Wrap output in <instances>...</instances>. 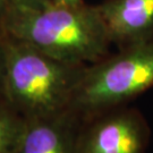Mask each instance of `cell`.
I'll use <instances>...</instances> for the list:
<instances>
[{
    "mask_svg": "<svg viewBox=\"0 0 153 153\" xmlns=\"http://www.w3.org/2000/svg\"><path fill=\"white\" fill-rule=\"evenodd\" d=\"M0 27L6 35L55 59L88 66L109 55L111 41L97 7L51 1L40 8L7 9Z\"/></svg>",
    "mask_w": 153,
    "mask_h": 153,
    "instance_id": "cell-1",
    "label": "cell"
},
{
    "mask_svg": "<svg viewBox=\"0 0 153 153\" xmlns=\"http://www.w3.org/2000/svg\"><path fill=\"white\" fill-rule=\"evenodd\" d=\"M85 67L55 59L5 34L2 97L25 120L60 115L71 110Z\"/></svg>",
    "mask_w": 153,
    "mask_h": 153,
    "instance_id": "cell-2",
    "label": "cell"
},
{
    "mask_svg": "<svg viewBox=\"0 0 153 153\" xmlns=\"http://www.w3.org/2000/svg\"><path fill=\"white\" fill-rule=\"evenodd\" d=\"M153 88V40L121 48L85 67L71 110L85 120L128 102Z\"/></svg>",
    "mask_w": 153,
    "mask_h": 153,
    "instance_id": "cell-3",
    "label": "cell"
},
{
    "mask_svg": "<svg viewBox=\"0 0 153 153\" xmlns=\"http://www.w3.org/2000/svg\"><path fill=\"white\" fill-rule=\"evenodd\" d=\"M150 135L142 112L124 105L81 121L76 153H146Z\"/></svg>",
    "mask_w": 153,
    "mask_h": 153,
    "instance_id": "cell-4",
    "label": "cell"
},
{
    "mask_svg": "<svg viewBox=\"0 0 153 153\" xmlns=\"http://www.w3.org/2000/svg\"><path fill=\"white\" fill-rule=\"evenodd\" d=\"M95 7L120 49L153 40V0H105Z\"/></svg>",
    "mask_w": 153,
    "mask_h": 153,
    "instance_id": "cell-5",
    "label": "cell"
},
{
    "mask_svg": "<svg viewBox=\"0 0 153 153\" xmlns=\"http://www.w3.org/2000/svg\"><path fill=\"white\" fill-rule=\"evenodd\" d=\"M81 119L71 110L25 121L15 153H76Z\"/></svg>",
    "mask_w": 153,
    "mask_h": 153,
    "instance_id": "cell-6",
    "label": "cell"
},
{
    "mask_svg": "<svg viewBox=\"0 0 153 153\" xmlns=\"http://www.w3.org/2000/svg\"><path fill=\"white\" fill-rule=\"evenodd\" d=\"M25 119L0 97V153H15Z\"/></svg>",
    "mask_w": 153,
    "mask_h": 153,
    "instance_id": "cell-7",
    "label": "cell"
},
{
    "mask_svg": "<svg viewBox=\"0 0 153 153\" xmlns=\"http://www.w3.org/2000/svg\"><path fill=\"white\" fill-rule=\"evenodd\" d=\"M51 1L52 0H6V4H7V9H23V8H40L50 4Z\"/></svg>",
    "mask_w": 153,
    "mask_h": 153,
    "instance_id": "cell-8",
    "label": "cell"
},
{
    "mask_svg": "<svg viewBox=\"0 0 153 153\" xmlns=\"http://www.w3.org/2000/svg\"><path fill=\"white\" fill-rule=\"evenodd\" d=\"M4 68H5V34L0 27V97H2Z\"/></svg>",
    "mask_w": 153,
    "mask_h": 153,
    "instance_id": "cell-9",
    "label": "cell"
},
{
    "mask_svg": "<svg viewBox=\"0 0 153 153\" xmlns=\"http://www.w3.org/2000/svg\"><path fill=\"white\" fill-rule=\"evenodd\" d=\"M52 1L61 5H78L83 2L82 0H52Z\"/></svg>",
    "mask_w": 153,
    "mask_h": 153,
    "instance_id": "cell-10",
    "label": "cell"
},
{
    "mask_svg": "<svg viewBox=\"0 0 153 153\" xmlns=\"http://www.w3.org/2000/svg\"><path fill=\"white\" fill-rule=\"evenodd\" d=\"M6 9H7L6 0H0V21L2 19V17H4V15H5Z\"/></svg>",
    "mask_w": 153,
    "mask_h": 153,
    "instance_id": "cell-11",
    "label": "cell"
}]
</instances>
